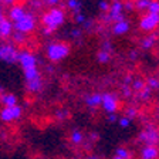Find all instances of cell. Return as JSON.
<instances>
[{"instance_id":"obj_1","label":"cell","mask_w":159,"mask_h":159,"mask_svg":"<svg viewBox=\"0 0 159 159\" xmlns=\"http://www.w3.org/2000/svg\"><path fill=\"white\" fill-rule=\"evenodd\" d=\"M41 23H43V27L51 30L54 33L57 29H60L66 23V13L60 7H51L41 16Z\"/></svg>"},{"instance_id":"obj_2","label":"cell","mask_w":159,"mask_h":159,"mask_svg":"<svg viewBox=\"0 0 159 159\" xmlns=\"http://www.w3.org/2000/svg\"><path fill=\"white\" fill-rule=\"evenodd\" d=\"M71 51L70 46L64 41H51V43L47 44L46 47V56L50 61L53 63H58V61H63L64 58H67Z\"/></svg>"},{"instance_id":"obj_3","label":"cell","mask_w":159,"mask_h":159,"mask_svg":"<svg viewBox=\"0 0 159 159\" xmlns=\"http://www.w3.org/2000/svg\"><path fill=\"white\" fill-rule=\"evenodd\" d=\"M19 57H20V51L16 48V46L7 44V43L0 44V60L2 61L9 64H14V63H19Z\"/></svg>"},{"instance_id":"obj_4","label":"cell","mask_w":159,"mask_h":159,"mask_svg":"<svg viewBox=\"0 0 159 159\" xmlns=\"http://www.w3.org/2000/svg\"><path fill=\"white\" fill-rule=\"evenodd\" d=\"M139 29L143 33H152L159 27V14L155 13H145L139 19Z\"/></svg>"},{"instance_id":"obj_5","label":"cell","mask_w":159,"mask_h":159,"mask_svg":"<svg viewBox=\"0 0 159 159\" xmlns=\"http://www.w3.org/2000/svg\"><path fill=\"white\" fill-rule=\"evenodd\" d=\"M34 29H36V17L30 13H27L21 20L14 23V31H19L23 34L31 33V31H34Z\"/></svg>"},{"instance_id":"obj_6","label":"cell","mask_w":159,"mask_h":159,"mask_svg":"<svg viewBox=\"0 0 159 159\" xmlns=\"http://www.w3.org/2000/svg\"><path fill=\"white\" fill-rule=\"evenodd\" d=\"M138 141L143 145H158L159 143V129H155L153 126H148L139 134Z\"/></svg>"},{"instance_id":"obj_7","label":"cell","mask_w":159,"mask_h":159,"mask_svg":"<svg viewBox=\"0 0 159 159\" xmlns=\"http://www.w3.org/2000/svg\"><path fill=\"white\" fill-rule=\"evenodd\" d=\"M23 109L20 105H14V107H3L0 111V119L3 122H13L16 119H19L21 116Z\"/></svg>"},{"instance_id":"obj_8","label":"cell","mask_w":159,"mask_h":159,"mask_svg":"<svg viewBox=\"0 0 159 159\" xmlns=\"http://www.w3.org/2000/svg\"><path fill=\"white\" fill-rule=\"evenodd\" d=\"M102 109L108 114H116L119 108V99L116 98L115 94L111 93H104L102 94V104H101Z\"/></svg>"},{"instance_id":"obj_9","label":"cell","mask_w":159,"mask_h":159,"mask_svg":"<svg viewBox=\"0 0 159 159\" xmlns=\"http://www.w3.org/2000/svg\"><path fill=\"white\" fill-rule=\"evenodd\" d=\"M19 64L23 68V71L30 68H37V57L29 50H23V51H20Z\"/></svg>"},{"instance_id":"obj_10","label":"cell","mask_w":159,"mask_h":159,"mask_svg":"<svg viewBox=\"0 0 159 159\" xmlns=\"http://www.w3.org/2000/svg\"><path fill=\"white\" fill-rule=\"evenodd\" d=\"M124 3L121 0H112V3H111V7H109V17H111V21L112 23H118V21H122L125 20L124 17Z\"/></svg>"},{"instance_id":"obj_11","label":"cell","mask_w":159,"mask_h":159,"mask_svg":"<svg viewBox=\"0 0 159 159\" xmlns=\"http://www.w3.org/2000/svg\"><path fill=\"white\" fill-rule=\"evenodd\" d=\"M14 23L9 17H3L0 20V39H7L11 37V34L14 33Z\"/></svg>"},{"instance_id":"obj_12","label":"cell","mask_w":159,"mask_h":159,"mask_svg":"<svg viewBox=\"0 0 159 159\" xmlns=\"http://www.w3.org/2000/svg\"><path fill=\"white\" fill-rule=\"evenodd\" d=\"M26 14H27V11H26V9H24L23 6H20V4H14V6H11L9 9V14H7V17H9L13 23H17V21L23 19Z\"/></svg>"},{"instance_id":"obj_13","label":"cell","mask_w":159,"mask_h":159,"mask_svg":"<svg viewBox=\"0 0 159 159\" xmlns=\"http://www.w3.org/2000/svg\"><path fill=\"white\" fill-rule=\"evenodd\" d=\"M159 148L158 145H143L141 151V159H158Z\"/></svg>"},{"instance_id":"obj_14","label":"cell","mask_w":159,"mask_h":159,"mask_svg":"<svg viewBox=\"0 0 159 159\" xmlns=\"http://www.w3.org/2000/svg\"><path fill=\"white\" fill-rule=\"evenodd\" d=\"M129 29H131V23L126 19L112 24V33L115 36H124V34H126L129 31Z\"/></svg>"},{"instance_id":"obj_15","label":"cell","mask_w":159,"mask_h":159,"mask_svg":"<svg viewBox=\"0 0 159 159\" xmlns=\"http://www.w3.org/2000/svg\"><path fill=\"white\" fill-rule=\"evenodd\" d=\"M85 104L89 107V108H95V107H99L102 104V94L99 93H94L89 94L85 98Z\"/></svg>"},{"instance_id":"obj_16","label":"cell","mask_w":159,"mask_h":159,"mask_svg":"<svg viewBox=\"0 0 159 159\" xmlns=\"http://www.w3.org/2000/svg\"><path fill=\"white\" fill-rule=\"evenodd\" d=\"M0 102L3 104L4 107H14V105H17V97L14 95V94H11V93H4L3 95L0 97Z\"/></svg>"},{"instance_id":"obj_17","label":"cell","mask_w":159,"mask_h":159,"mask_svg":"<svg viewBox=\"0 0 159 159\" xmlns=\"http://www.w3.org/2000/svg\"><path fill=\"white\" fill-rule=\"evenodd\" d=\"M156 41H158V36H156V34H148L146 37L142 39V41H141V47L145 48V50H149V48H152V47L155 46Z\"/></svg>"},{"instance_id":"obj_18","label":"cell","mask_w":159,"mask_h":159,"mask_svg":"<svg viewBox=\"0 0 159 159\" xmlns=\"http://www.w3.org/2000/svg\"><path fill=\"white\" fill-rule=\"evenodd\" d=\"M41 88H43V81H41V78L27 83V89H29V93H31V94L40 93V91H41Z\"/></svg>"},{"instance_id":"obj_19","label":"cell","mask_w":159,"mask_h":159,"mask_svg":"<svg viewBox=\"0 0 159 159\" xmlns=\"http://www.w3.org/2000/svg\"><path fill=\"white\" fill-rule=\"evenodd\" d=\"M23 73H24V78H26L27 83H30V81H34V80L41 78L39 68H30V70H26V71H23Z\"/></svg>"},{"instance_id":"obj_20","label":"cell","mask_w":159,"mask_h":159,"mask_svg":"<svg viewBox=\"0 0 159 159\" xmlns=\"http://www.w3.org/2000/svg\"><path fill=\"white\" fill-rule=\"evenodd\" d=\"M111 53H112V51L101 48L98 53H97V60H98V63H101V64L109 63V60H111Z\"/></svg>"},{"instance_id":"obj_21","label":"cell","mask_w":159,"mask_h":159,"mask_svg":"<svg viewBox=\"0 0 159 159\" xmlns=\"http://www.w3.org/2000/svg\"><path fill=\"white\" fill-rule=\"evenodd\" d=\"M70 141L74 143V145H80V143H83L84 141V134L80 131V129H74L71 135H70Z\"/></svg>"},{"instance_id":"obj_22","label":"cell","mask_w":159,"mask_h":159,"mask_svg":"<svg viewBox=\"0 0 159 159\" xmlns=\"http://www.w3.org/2000/svg\"><path fill=\"white\" fill-rule=\"evenodd\" d=\"M115 155L119 156V158H122V159H131L132 158V153L129 152L126 148H122V146H119V148L115 149Z\"/></svg>"},{"instance_id":"obj_23","label":"cell","mask_w":159,"mask_h":159,"mask_svg":"<svg viewBox=\"0 0 159 159\" xmlns=\"http://www.w3.org/2000/svg\"><path fill=\"white\" fill-rule=\"evenodd\" d=\"M152 0H135V9L141 10V11H148V7Z\"/></svg>"},{"instance_id":"obj_24","label":"cell","mask_w":159,"mask_h":159,"mask_svg":"<svg viewBox=\"0 0 159 159\" xmlns=\"http://www.w3.org/2000/svg\"><path fill=\"white\" fill-rule=\"evenodd\" d=\"M11 40H13L14 44H24V41H26V34L14 31V33L11 34Z\"/></svg>"},{"instance_id":"obj_25","label":"cell","mask_w":159,"mask_h":159,"mask_svg":"<svg viewBox=\"0 0 159 159\" xmlns=\"http://www.w3.org/2000/svg\"><path fill=\"white\" fill-rule=\"evenodd\" d=\"M67 6L70 10H73L75 13H80V9H81V2L80 0H67Z\"/></svg>"},{"instance_id":"obj_26","label":"cell","mask_w":159,"mask_h":159,"mask_svg":"<svg viewBox=\"0 0 159 159\" xmlns=\"http://www.w3.org/2000/svg\"><path fill=\"white\" fill-rule=\"evenodd\" d=\"M132 88L135 89V91H138V93H141V91L145 88V83H143L142 80L136 78V80H134L132 81Z\"/></svg>"},{"instance_id":"obj_27","label":"cell","mask_w":159,"mask_h":159,"mask_svg":"<svg viewBox=\"0 0 159 159\" xmlns=\"http://www.w3.org/2000/svg\"><path fill=\"white\" fill-rule=\"evenodd\" d=\"M148 13H155L159 14V0H152L148 7Z\"/></svg>"},{"instance_id":"obj_28","label":"cell","mask_w":159,"mask_h":159,"mask_svg":"<svg viewBox=\"0 0 159 159\" xmlns=\"http://www.w3.org/2000/svg\"><path fill=\"white\" fill-rule=\"evenodd\" d=\"M146 87H149L151 89H158L159 88V80H156L155 77L146 80Z\"/></svg>"},{"instance_id":"obj_29","label":"cell","mask_w":159,"mask_h":159,"mask_svg":"<svg viewBox=\"0 0 159 159\" xmlns=\"http://www.w3.org/2000/svg\"><path fill=\"white\" fill-rule=\"evenodd\" d=\"M118 124H119L121 128H128V126L131 125V118L126 116V115H124V116H121V118L118 119Z\"/></svg>"},{"instance_id":"obj_30","label":"cell","mask_w":159,"mask_h":159,"mask_svg":"<svg viewBox=\"0 0 159 159\" xmlns=\"http://www.w3.org/2000/svg\"><path fill=\"white\" fill-rule=\"evenodd\" d=\"M98 7H99V10H101L102 13H108V11H109V7H111V4H109L107 0H99Z\"/></svg>"},{"instance_id":"obj_31","label":"cell","mask_w":159,"mask_h":159,"mask_svg":"<svg viewBox=\"0 0 159 159\" xmlns=\"http://www.w3.org/2000/svg\"><path fill=\"white\" fill-rule=\"evenodd\" d=\"M151 93H152V89L149 88V87H145V88L139 93V98L141 99H148L149 97H151Z\"/></svg>"},{"instance_id":"obj_32","label":"cell","mask_w":159,"mask_h":159,"mask_svg":"<svg viewBox=\"0 0 159 159\" xmlns=\"http://www.w3.org/2000/svg\"><path fill=\"white\" fill-rule=\"evenodd\" d=\"M85 20H87V17L83 13H75V16H74V21L77 24H85Z\"/></svg>"},{"instance_id":"obj_33","label":"cell","mask_w":159,"mask_h":159,"mask_svg":"<svg viewBox=\"0 0 159 159\" xmlns=\"http://www.w3.org/2000/svg\"><path fill=\"white\" fill-rule=\"evenodd\" d=\"M124 7H125L126 11H134L135 10V2L134 0H126L124 3Z\"/></svg>"},{"instance_id":"obj_34","label":"cell","mask_w":159,"mask_h":159,"mask_svg":"<svg viewBox=\"0 0 159 159\" xmlns=\"http://www.w3.org/2000/svg\"><path fill=\"white\" fill-rule=\"evenodd\" d=\"M125 114H126V116H129L131 119L135 118L136 116V108H134V107H128V108L125 109Z\"/></svg>"},{"instance_id":"obj_35","label":"cell","mask_w":159,"mask_h":159,"mask_svg":"<svg viewBox=\"0 0 159 159\" xmlns=\"http://www.w3.org/2000/svg\"><path fill=\"white\" fill-rule=\"evenodd\" d=\"M56 116L58 119H66V118H68V111H67V109H61V111H58V112L56 114Z\"/></svg>"},{"instance_id":"obj_36","label":"cell","mask_w":159,"mask_h":159,"mask_svg":"<svg viewBox=\"0 0 159 159\" xmlns=\"http://www.w3.org/2000/svg\"><path fill=\"white\" fill-rule=\"evenodd\" d=\"M101 48L108 50V51H112V46H111V43H109L108 40H107V41H104V43L101 44Z\"/></svg>"},{"instance_id":"obj_37","label":"cell","mask_w":159,"mask_h":159,"mask_svg":"<svg viewBox=\"0 0 159 159\" xmlns=\"http://www.w3.org/2000/svg\"><path fill=\"white\" fill-rule=\"evenodd\" d=\"M118 119L119 118L116 114H108V122H116Z\"/></svg>"},{"instance_id":"obj_38","label":"cell","mask_w":159,"mask_h":159,"mask_svg":"<svg viewBox=\"0 0 159 159\" xmlns=\"http://www.w3.org/2000/svg\"><path fill=\"white\" fill-rule=\"evenodd\" d=\"M44 3H46V4H48V6L57 7V4L60 3V0H44Z\"/></svg>"},{"instance_id":"obj_39","label":"cell","mask_w":159,"mask_h":159,"mask_svg":"<svg viewBox=\"0 0 159 159\" xmlns=\"http://www.w3.org/2000/svg\"><path fill=\"white\" fill-rule=\"evenodd\" d=\"M14 2L16 0H0V4H6V6H14Z\"/></svg>"},{"instance_id":"obj_40","label":"cell","mask_w":159,"mask_h":159,"mask_svg":"<svg viewBox=\"0 0 159 159\" xmlns=\"http://www.w3.org/2000/svg\"><path fill=\"white\" fill-rule=\"evenodd\" d=\"M80 36H81V31H80V30H77V29L71 30V37H73V39H78Z\"/></svg>"},{"instance_id":"obj_41","label":"cell","mask_w":159,"mask_h":159,"mask_svg":"<svg viewBox=\"0 0 159 159\" xmlns=\"http://www.w3.org/2000/svg\"><path fill=\"white\" fill-rule=\"evenodd\" d=\"M4 17V14H3V7H2V4H0V20Z\"/></svg>"},{"instance_id":"obj_42","label":"cell","mask_w":159,"mask_h":159,"mask_svg":"<svg viewBox=\"0 0 159 159\" xmlns=\"http://www.w3.org/2000/svg\"><path fill=\"white\" fill-rule=\"evenodd\" d=\"M131 83V75H126L125 77V84H129Z\"/></svg>"},{"instance_id":"obj_43","label":"cell","mask_w":159,"mask_h":159,"mask_svg":"<svg viewBox=\"0 0 159 159\" xmlns=\"http://www.w3.org/2000/svg\"><path fill=\"white\" fill-rule=\"evenodd\" d=\"M85 159H99L98 156H95V155H91V156H87Z\"/></svg>"},{"instance_id":"obj_44","label":"cell","mask_w":159,"mask_h":159,"mask_svg":"<svg viewBox=\"0 0 159 159\" xmlns=\"http://www.w3.org/2000/svg\"><path fill=\"white\" fill-rule=\"evenodd\" d=\"M129 56H131V58H135V57H136V51H135V53H134V51H131V54H129Z\"/></svg>"},{"instance_id":"obj_45","label":"cell","mask_w":159,"mask_h":159,"mask_svg":"<svg viewBox=\"0 0 159 159\" xmlns=\"http://www.w3.org/2000/svg\"><path fill=\"white\" fill-rule=\"evenodd\" d=\"M3 91H4V89H3V87H2V85H0V97H2V95H3Z\"/></svg>"},{"instance_id":"obj_46","label":"cell","mask_w":159,"mask_h":159,"mask_svg":"<svg viewBox=\"0 0 159 159\" xmlns=\"http://www.w3.org/2000/svg\"><path fill=\"white\" fill-rule=\"evenodd\" d=\"M112 159H122V158H119V156H116V155H114V156H112Z\"/></svg>"},{"instance_id":"obj_47","label":"cell","mask_w":159,"mask_h":159,"mask_svg":"<svg viewBox=\"0 0 159 159\" xmlns=\"http://www.w3.org/2000/svg\"><path fill=\"white\" fill-rule=\"evenodd\" d=\"M71 159H77V158H71Z\"/></svg>"}]
</instances>
